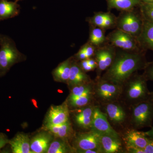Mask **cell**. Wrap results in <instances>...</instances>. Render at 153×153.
Masks as SVG:
<instances>
[{
    "label": "cell",
    "instance_id": "obj_30",
    "mask_svg": "<svg viewBox=\"0 0 153 153\" xmlns=\"http://www.w3.org/2000/svg\"><path fill=\"white\" fill-rule=\"evenodd\" d=\"M117 16L111 13L110 11H108L107 16L103 23L102 29L106 31L110 29H115L116 25Z\"/></svg>",
    "mask_w": 153,
    "mask_h": 153
},
{
    "label": "cell",
    "instance_id": "obj_38",
    "mask_svg": "<svg viewBox=\"0 0 153 153\" xmlns=\"http://www.w3.org/2000/svg\"><path fill=\"white\" fill-rule=\"evenodd\" d=\"M79 153H100L102 152L98 149H88L86 150L80 151Z\"/></svg>",
    "mask_w": 153,
    "mask_h": 153
},
{
    "label": "cell",
    "instance_id": "obj_33",
    "mask_svg": "<svg viewBox=\"0 0 153 153\" xmlns=\"http://www.w3.org/2000/svg\"><path fill=\"white\" fill-rule=\"evenodd\" d=\"M78 63L81 69L83 71H85V72L93 71V70L95 69L93 67H92V66H90L88 64L87 59L81 60V61H78Z\"/></svg>",
    "mask_w": 153,
    "mask_h": 153
},
{
    "label": "cell",
    "instance_id": "obj_16",
    "mask_svg": "<svg viewBox=\"0 0 153 153\" xmlns=\"http://www.w3.org/2000/svg\"><path fill=\"white\" fill-rule=\"evenodd\" d=\"M51 134L43 132L34 137L30 142V149L33 153L47 152L50 145Z\"/></svg>",
    "mask_w": 153,
    "mask_h": 153
},
{
    "label": "cell",
    "instance_id": "obj_21",
    "mask_svg": "<svg viewBox=\"0 0 153 153\" xmlns=\"http://www.w3.org/2000/svg\"><path fill=\"white\" fill-rule=\"evenodd\" d=\"M108 11L112 9L118 11L131 10L138 7L142 2L140 0H106Z\"/></svg>",
    "mask_w": 153,
    "mask_h": 153
},
{
    "label": "cell",
    "instance_id": "obj_24",
    "mask_svg": "<svg viewBox=\"0 0 153 153\" xmlns=\"http://www.w3.org/2000/svg\"><path fill=\"white\" fill-rule=\"evenodd\" d=\"M89 26V38L88 41L89 43L96 48L107 43L105 30L99 27Z\"/></svg>",
    "mask_w": 153,
    "mask_h": 153
},
{
    "label": "cell",
    "instance_id": "obj_10",
    "mask_svg": "<svg viewBox=\"0 0 153 153\" xmlns=\"http://www.w3.org/2000/svg\"><path fill=\"white\" fill-rule=\"evenodd\" d=\"M99 134L91 131L78 134L74 140V146L79 152L88 149H98L103 153L100 145Z\"/></svg>",
    "mask_w": 153,
    "mask_h": 153
},
{
    "label": "cell",
    "instance_id": "obj_32",
    "mask_svg": "<svg viewBox=\"0 0 153 153\" xmlns=\"http://www.w3.org/2000/svg\"><path fill=\"white\" fill-rule=\"evenodd\" d=\"M144 69L145 71L143 75L146 79L153 80V61L148 63Z\"/></svg>",
    "mask_w": 153,
    "mask_h": 153
},
{
    "label": "cell",
    "instance_id": "obj_35",
    "mask_svg": "<svg viewBox=\"0 0 153 153\" xmlns=\"http://www.w3.org/2000/svg\"><path fill=\"white\" fill-rule=\"evenodd\" d=\"M127 151L129 153H145L143 149H140L136 147L132 146H126Z\"/></svg>",
    "mask_w": 153,
    "mask_h": 153
},
{
    "label": "cell",
    "instance_id": "obj_4",
    "mask_svg": "<svg viewBox=\"0 0 153 153\" xmlns=\"http://www.w3.org/2000/svg\"><path fill=\"white\" fill-rule=\"evenodd\" d=\"M144 75L134 73L124 83V95L128 101L137 103L145 101L149 94Z\"/></svg>",
    "mask_w": 153,
    "mask_h": 153
},
{
    "label": "cell",
    "instance_id": "obj_13",
    "mask_svg": "<svg viewBox=\"0 0 153 153\" xmlns=\"http://www.w3.org/2000/svg\"><path fill=\"white\" fill-rule=\"evenodd\" d=\"M13 153H33L30 149V141L27 134L20 133L17 134L13 138L9 140Z\"/></svg>",
    "mask_w": 153,
    "mask_h": 153
},
{
    "label": "cell",
    "instance_id": "obj_25",
    "mask_svg": "<svg viewBox=\"0 0 153 153\" xmlns=\"http://www.w3.org/2000/svg\"><path fill=\"white\" fill-rule=\"evenodd\" d=\"M93 95V94H89L81 96H69L68 100V104L76 108L84 107L91 101Z\"/></svg>",
    "mask_w": 153,
    "mask_h": 153
},
{
    "label": "cell",
    "instance_id": "obj_27",
    "mask_svg": "<svg viewBox=\"0 0 153 153\" xmlns=\"http://www.w3.org/2000/svg\"><path fill=\"white\" fill-rule=\"evenodd\" d=\"M71 152L70 148L64 140H56L50 144L47 153H66Z\"/></svg>",
    "mask_w": 153,
    "mask_h": 153
},
{
    "label": "cell",
    "instance_id": "obj_29",
    "mask_svg": "<svg viewBox=\"0 0 153 153\" xmlns=\"http://www.w3.org/2000/svg\"><path fill=\"white\" fill-rule=\"evenodd\" d=\"M139 8L144 20L153 22V4L141 2Z\"/></svg>",
    "mask_w": 153,
    "mask_h": 153
},
{
    "label": "cell",
    "instance_id": "obj_26",
    "mask_svg": "<svg viewBox=\"0 0 153 153\" xmlns=\"http://www.w3.org/2000/svg\"><path fill=\"white\" fill-rule=\"evenodd\" d=\"M94 84L92 82L73 86L70 95L71 96H81L87 94H93Z\"/></svg>",
    "mask_w": 153,
    "mask_h": 153
},
{
    "label": "cell",
    "instance_id": "obj_11",
    "mask_svg": "<svg viewBox=\"0 0 153 153\" xmlns=\"http://www.w3.org/2000/svg\"><path fill=\"white\" fill-rule=\"evenodd\" d=\"M68 121L69 112L67 103L51 107L46 117V124L62 125Z\"/></svg>",
    "mask_w": 153,
    "mask_h": 153
},
{
    "label": "cell",
    "instance_id": "obj_12",
    "mask_svg": "<svg viewBox=\"0 0 153 153\" xmlns=\"http://www.w3.org/2000/svg\"><path fill=\"white\" fill-rule=\"evenodd\" d=\"M73 57V56H72ZM92 82L90 76L81 69L78 61L73 58L68 82V85L73 86Z\"/></svg>",
    "mask_w": 153,
    "mask_h": 153
},
{
    "label": "cell",
    "instance_id": "obj_14",
    "mask_svg": "<svg viewBox=\"0 0 153 153\" xmlns=\"http://www.w3.org/2000/svg\"><path fill=\"white\" fill-rule=\"evenodd\" d=\"M137 39L142 49L153 51V22L144 20L141 33Z\"/></svg>",
    "mask_w": 153,
    "mask_h": 153
},
{
    "label": "cell",
    "instance_id": "obj_9",
    "mask_svg": "<svg viewBox=\"0 0 153 153\" xmlns=\"http://www.w3.org/2000/svg\"><path fill=\"white\" fill-rule=\"evenodd\" d=\"M91 130L100 135H106L120 138L117 132L110 124L106 114L101 111L98 107L94 106L91 127Z\"/></svg>",
    "mask_w": 153,
    "mask_h": 153
},
{
    "label": "cell",
    "instance_id": "obj_23",
    "mask_svg": "<svg viewBox=\"0 0 153 153\" xmlns=\"http://www.w3.org/2000/svg\"><path fill=\"white\" fill-rule=\"evenodd\" d=\"M85 107L80 109V111L75 115V121L77 124L82 128H90L94 106Z\"/></svg>",
    "mask_w": 153,
    "mask_h": 153
},
{
    "label": "cell",
    "instance_id": "obj_8",
    "mask_svg": "<svg viewBox=\"0 0 153 153\" xmlns=\"http://www.w3.org/2000/svg\"><path fill=\"white\" fill-rule=\"evenodd\" d=\"M117 48L107 43L96 49L94 57L97 63V77H100L102 72L105 71L112 64L116 54Z\"/></svg>",
    "mask_w": 153,
    "mask_h": 153
},
{
    "label": "cell",
    "instance_id": "obj_19",
    "mask_svg": "<svg viewBox=\"0 0 153 153\" xmlns=\"http://www.w3.org/2000/svg\"><path fill=\"white\" fill-rule=\"evenodd\" d=\"M100 139L103 153H117L121 149V142L120 138L106 135H100Z\"/></svg>",
    "mask_w": 153,
    "mask_h": 153
},
{
    "label": "cell",
    "instance_id": "obj_40",
    "mask_svg": "<svg viewBox=\"0 0 153 153\" xmlns=\"http://www.w3.org/2000/svg\"><path fill=\"white\" fill-rule=\"evenodd\" d=\"M142 2L153 4V0H140Z\"/></svg>",
    "mask_w": 153,
    "mask_h": 153
},
{
    "label": "cell",
    "instance_id": "obj_17",
    "mask_svg": "<svg viewBox=\"0 0 153 153\" xmlns=\"http://www.w3.org/2000/svg\"><path fill=\"white\" fill-rule=\"evenodd\" d=\"M107 117L115 124L123 123L126 118V113L122 107L114 102L107 103L105 107Z\"/></svg>",
    "mask_w": 153,
    "mask_h": 153
},
{
    "label": "cell",
    "instance_id": "obj_1",
    "mask_svg": "<svg viewBox=\"0 0 153 153\" xmlns=\"http://www.w3.org/2000/svg\"><path fill=\"white\" fill-rule=\"evenodd\" d=\"M146 52L126 51L117 48L113 62L100 78L123 85L133 74L146 68L148 63L145 57Z\"/></svg>",
    "mask_w": 153,
    "mask_h": 153
},
{
    "label": "cell",
    "instance_id": "obj_20",
    "mask_svg": "<svg viewBox=\"0 0 153 153\" xmlns=\"http://www.w3.org/2000/svg\"><path fill=\"white\" fill-rule=\"evenodd\" d=\"M73 57H71L60 63L52 71L54 79L58 82H68Z\"/></svg>",
    "mask_w": 153,
    "mask_h": 153
},
{
    "label": "cell",
    "instance_id": "obj_3",
    "mask_svg": "<svg viewBox=\"0 0 153 153\" xmlns=\"http://www.w3.org/2000/svg\"><path fill=\"white\" fill-rule=\"evenodd\" d=\"M120 12L117 16L116 28L137 38L143 25L144 20L139 8Z\"/></svg>",
    "mask_w": 153,
    "mask_h": 153
},
{
    "label": "cell",
    "instance_id": "obj_28",
    "mask_svg": "<svg viewBox=\"0 0 153 153\" xmlns=\"http://www.w3.org/2000/svg\"><path fill=\"white\" fill-rule=\"evenodd\" d=\"M108 14V12H94L93 16L88 17L85 20L88 23L89 26L102 28L103 23L107 16Z\"/></svg>",
    "mask_w": 153,
    "mask_h": 153
},
{
    "label": "cell",
    "instance_id": "obj_15",
    "mask_svg": "<svg viewBox=\"0 0 153 153\" xmlns=\"http://www.w3.org/2000/svg\"><path fill=\"white\" fill-rule=\"evenodd\" d=\"M14 1L8 0H0V22L12 19L17 16L20 12V6L18 4L19 1Z\"/></svg>",
    "mask_w": 153,
    "mask_h": 153
},
{
    "label": "cell",
    "instance_id": "obj_31",
    "mask_svg": "<svg viewBox=\"0 0 153 153\" xmlns=\"http://www.w3.org/2000/svg\"><path fill=\"white\" fill-rule=\"evenodd\" d=\"M80 48L85 52L88 59L90 57H93L96 48L87 41L85 44H83Z\"/></svg>",
    "mask_w": 153,
    "mask_h": 153
},
{
    "label": "cell",
    "instance_id": "obj_22",
    "mask_svg": "<svg viewBox=\"0 0 153 153\" xmlns=\"http://www.w3.org/2000/svg\"><path fill=\"white\" fill-rule=\"evenodd\" d=\"M45 128L56 137L63 140L69 137L73 132L69 121L62 125L46 124Z\"/></svg>",
    "mask_w": 153,
    "mask_h": 153
},
{
    "label": "cell",
    "instance_id": "obj_6",
    "mask_svg": "<svg viewBox=\"0 0 153 153\" xmlns=\"http://www.w3.org/2000/svg\"><path fill=\"white\" fill-rule=\"evenodd\" d=\"M106 38L107 43L118 49L129 51L143 50L140 47L136 37L117 28L110 33Z\"/></svg>",
    "mask_w": 153,
    "mask_h": 153
},
{
    "label": "cell",
    "instance_id": "obj_7",
    "mask_svg": "<svg viewBox=\"0 0 153 153\" xmlns=\"http://www.w3.org/2000/svg\"><path fill=\"white\" fill-rule=\"evenodd\" d=\"M153 118V104L143 101L134 105L131 122L136 128H143L151 125Z\"/></svg>",
    "mask_w": 153,
    "mask_h": 153
},
{
    "label": "cell",
    "instance_id": "obj_18",
    "mask_svg": "<svg viewBox=\"0 0 153 153\" xmlns=\"http://www.w3.org/2000/svg\"><path fill=\"white\" fill-rule=\"evenodd\" d=\"M125 139L128 146L143 149L150 140L146 136V134L134 130L128 131L126 134Z\"/></svg>",
    "mask_w": 153,
    "mask_h": 153
},
{
    "label": "cell",
    "instance_id": "obj_36",
    "mask_svg": "<svg viewBox=\"0 0 153 153\" xmlns=\"http://www.w3.org/2000/svg\"><path fill=\"white\" fill-rule=\"evenodd\" d=\"M145 153H153V140H150L149 142L143 149Z\"/></svg>",
    "mask_w": 153,
    "mask_h": 153
},
{
    "label": "cell",
    "instance_id": "obj_34",
    "mask_svg": "<svg viewBox=\"0 0 153 153\" xmlns=\"http://www.w3.org/2000/svg\"><path fill=\"white\" fill-rule=\"evenodd\" d=\"M9 140L5 134L0 133V150L9 143Z\"/></svg>",
    "mask_w": 153,
    "mask_h": 153
},
{
    "label": "cell",
    "instance_id": "obj_5",
    "mask_svg": "<svg viewBox=\"0 0 153 153\" xmlns=\"http://www.w3.org/2000/svg\"><path fill=\"white\" fill-rule=\"evenodd\" d=\"M123 88V85L99 77L94 84L93 94L99 101L107 104L116 102L122 94Z\"/></svg>",
    "mask_w": 153,
    "mask_h": 153
},
{
    "label": "cell",
    "instance_id": "obj_37",
    "mask_svg": "<svg viewBox=\"0 0 153 153\" xmlns=\"http://www.w3.org/2000/svg\"><path fill=\"white\" fill-rule=\"evenodd\" d=\"M87 60L88 63L90 66H92L94 69H97V63L94 57H90L87 59Z\"/></svg>",
    "mask_w": 153,
    "mask_h": 153
},
{
    "label": "cell",
    "instance_id": "obj_39",
    "mask_svg": "<svg viewBox=\"0 0 153 153\" xmlns=\"http://www.w3.org/2000/svg\"><path fill=\"white\" fill-rule=\"evenodd\" d=\"M145 134H146L150 136L153 137V127L151 131L148 132L146 133Z\"/></svg>",
    "mask_w": 153,
    "mask_h": 153
},
{
    "label": "cell",
    "instance_id": "obj_2",
    "mask_svg": "<svg viewBox=\"0 0 153 153\" xmlns=\"http://www.w3.org/2000/svg\"><path fill=\"white\" fill-rule=\"evenodd\" d=\"M26 58V56L18 50L12 38L0 34V76L4 75L12 66Z\"/></svg>",
    "mask_w": 153,
    "mask_h": 153
}]
</instances>
